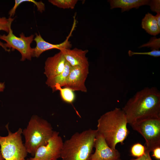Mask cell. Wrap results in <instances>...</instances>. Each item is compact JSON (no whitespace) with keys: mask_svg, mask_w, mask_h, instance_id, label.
<instances>
[{"mask_svg":"<svg viewBox=\"0 0 160 160\" xmlns=\"http://www.w3.org/2000/svg\"></svg>","mask_w":160,"mask_h":160,"instance_id":"f546056e","label":"cell"},{"mask_svg":"<svg viewBox=\"0 0 160 160\" xmlns=\"http://www.w3.org/2000/svg\"><path fill=\"white\" fill-rule=\"evenodd\" d=\"M71 68L69 63L66 61L64 69L62 73L53 77L47 79L46 83L48 87L52 88L53 92L55 85H58L61 87H64Z\"/></svg>","mask_w":160,"mask_h":160,"instance_id":"9a60e30c","label":"cell"},{"mask_svg":"<svg viewBox=\"0 0 160 160\" xmlns=\"http://www.w3.org/2000/svg\"><path fill=\"white\" fill-rule=\"evenodd\" d=\"M97 130L89 129L76 132L63 142L62 160H89L94 147Z\"/></svg>","mask_w":160,"mask_h":160,"instance_id":"3957f363","label":"cell"},{"mask_svg":"<svg viewBox=\"0 0 160 160\" xmlns=\"http://www.w3.org/2000/svg\"><path fill=\"white\" fill-rule=\"evenodd\" d=\"M150 152L145 149V153L142 156L136 159H132L130 160H152L150 155Z\"/></svg>","mask_w":160,"mask_h":160,"instance_id":"cb8c5ba5","label":"cell"},{"mask_svg":"<svg viewBox=\"0 0 160 160\" xmlns=\"http://www.w3.org/2000/svg\"><path fill=\"white\" fill-rule=\"evenodd\" d=\"M89 66L72 67L64 87L68 88L74 91L87 92L85 82L89 73Z\"/></svg>","mask_w":160,"mask_h":160,"instance_id":"9c48e42d","label":"cell"},{"mask_svg":"<svg viewBox=\"0 0 160 160\" xmlns=\"http://www.w3.org/2000/svg\"><path fill=\"white\" fill-rule=\"evenodd\" d=\"M7 35H0V39L6 42L4 43L6 48L14 51L16 49L21 54V61H24L26 59L31 60L34 57V48H32L31 45L33 41L34 35L32 34L26 36L23 33L19 35V37L15 36L13 33L11 27Z\"/></svg>","mask_w":160,"mask_h":160,"instance_id":"52a82bcc","label":"cell"},{"mask_svg":"<svg viewBox=\"0 0 160 160\" xmlns=\"http://www.w3.org/2000/svg\"><path fill=\"white\" fill-rule=\"evenodd\" d=\"M126 116L122 109L116 108L101 116L97 120V131L108 145L116 149L117 144H124L129 133Z\"/></svg>","mask_w":160,"mask_h":160,"instance_id":"7a4b0ae2","label":"cell"},{"mask_svg":"<svg viewBox=\"0 0 160 160\" xmlns=\"http://www.w3.org/2000/svg\"><path fill=\"white\" fill-rule=\"evenodd\" d=\"M153 155L152 156L156 159L160 160V146L154 149L152 151Z\"/></svg>","mask_w":160,"mask_h":160,"instance_id":"d4e9b609","label":"cell"},{"mask_svg":"<svg viewBox=\"0 0 160 160\" xmlns=\"http://www.w3.org/2000/svg\"><path fill=\"white\" fill-rule=\"evenodd\" d=\"M5 88L4 83L0 82V92H2Z\"/></svg>","mask_w":160,"mask_h":160,"instance_id":"4316f807","label":"cell"},{"mask_svg":"<svg viewBox=\"0 0 160 160\" xmlns=\"http://www.w3.org/2000/svg\"><path fill=\"white\" fill-rule=\"evenodd\" d=\"M111 9L120 8L121 12L128 11L133 8L138 9L142 5H148V0H110Z\"/></svg>","mask_w":160,"mask_h":160,"instance_id":"5bb4252c","label":"cell"},{"mask_svg":"<svg viewBox=\"0 0 160 160\" xmlns=\"http://www.w3.org/2000/svg\"><path fill=\"white\" fill-rule=\"evenodd\" d=\"M60 51L63 52L66 61L72 67L89 66L88 59L86 57L88 50H82L76 48L72 49H63Z\"/></svg>","mask_w":160,"mask_h":160,"instance_id":"4fadbf2b","label":"cell"},{"mask_svg":"<svg viewBox=\"0 0 160 160\" xmlns=\"http://www.w3.org/2000/svg\"><path fill=\"white\" fill-rule=\"evenodd\" d=\"M8 124L6 126L8 132L5 136H0V150L5 160H25L28 153L22 140V129L15 132L9 129Z\"/></svg>","mask_w":160,"mask_h":160,"instance_id":"5b68a950","label":"cell"},{"mask_svg":"<svg viewBox=\"0 0 160 160\" xmlns=\"http://www.w3.org/2000/svg\"><path fill=\"white\" fill-rule=\"evenodd\" d=\"M94 147L95 152L89 160H118L120 159L119 151L110 148L102 136L97 133Z\"/></svg>","mask_w":160,"mask_h":160,"instance_id":"30bf717a","label":"cell"},{"mask_svg":"<svg viewBox=\"0 0 160 160\" xmlns=\"http://www.w3.org/2000/svg\"><path fill=\"white\" fill-rule=\"evenodd\" d=\"M128 54L129 56L131 57L134 55H148L154 57L160 56V51L159 50H152L151 51L146 52H135L129 50Z\"/></svg>","mask_w":160,"mask_h":160,"instance_id":"7402d4cb","label":"cell"},{"mask_svg":"<svg viewBox=\"0 0 160 160\" xmlns=\"http://www.w3.org/2000/svg\"><path fill=\"white\" fill-rule=\"evenodd\" d=\"M158 25L159 27L160 28V14H157L155 16Z\"/></svg>","mask_w":160,"mask_h":160,"instance_id":"484cf974","label":"cell"},{"mask_svg":"<svg viewBox=\"0 0 160 160\" xmlns=\"http://www.w3.org/2000/svg\"><path fill=\"white\" fill-rule=\"evenodd\" d=\"M150 6L151 10L156 12L157 14H160V0H149L148 5Z\"/></svg>","mask_w":160,"mask_h":160,"instance_id":"603a6c76","label":"cell"},{"mask_svg":"<svg viewBox=\"0 0 160 160\" xmlns=\"http://www.w3.org/2000/svg\"><path fill=\"white\" fill-rule=\"evenodd\" d=\"M150 47L151 49L159 50L160 47V39L156 37L151 38L149 41L146 44H144L139 47V48L143 47Z\"/></svg>","mask_w":160,"mask_h":160,"instance_id":"44dd1931","label":"cell"},{"mask_svg":"<svg viewBox=\"0 0 160 160\" xmlns=\"http://www.w3.org/2000/svg\"><path fill=\"white\" fill-rule=\"evenodd\" d=\"M71 34L70 33L66 40L63 42L57 44L50 43L45 41L39 33H36L35 37L33 40L36 43V47L34 48V57H38L44 52L53 49H57L60 50L63 49H70L72 46L68 39Z\"/></svg>","mask_w":160,"mask_h":160,"instance_id":"7c38bea8","label":"cell"},{"mask_svg":"<svg viewBox=\"0 0 160 160\" xmlns=\"http://www.w3.org/2000/svg\"><path fill=\"white\" fill-rule=\"evenodd\" d=\"M63 143L59 132L54 131L47 143L39 147L34 156L26 160H58Z\"/></svg>","mask_w":160,"mask_h":160,"instance_id":"ba28073f","label":"cell"},{"mask_svg":"<svg viewBox=\"0 0 160 160\" xmlns=\"http://www.w3.org/2000/svg\"><path fill=\"white\" fill-rule=\"evenodd\" d=\"M15 18L5 17H0V31H4L8 33L9 29L11 27L12 23L14 21ZM0 47H1L6 51L10 52L11 50L7 49L4 43L0 41Z\"/></svg>","mask_w":160,"mask_h":160,"instance_id":"ac0fdd59","label":"cell"},{"mask_svg":"<svg viewBox=\"0 0 160 160\" xmlns=\"http://www.w3.org/2000/svg\"><path fill=\"white\" fill-rule=\"evenodd\" d=\"M142 28L147 33L153 36H156L160 33V28L157 24L155 16L148 13L142 19L141 22Z\"/></svg>","mask_w":160,"mask_h":160,"instance_id":"2e32d148","label":"cell"},{"mask_svg":"<svg viewBox=\"0 0 160 160\" xmlns=\"http://www.w3.org/2000/svg\"><path fill=\"white\" fill-rule=\"evenodd\" d=\"M130 125L144 138L146 150L151 152L160 146V118L146 119Z\"/></svg>","mask_w":160,"mask_h":160,"instance_id":"8992f818","label":"cell"},{"mask_svg":"<svg viewBox=\"0 0 160 160\" xmlns=\"http://www.w3.org/2000/svg\"><path fill=\"white\" fill-rule=\"evenodd\" d=\"M128 124L160 118V92L156 87H146L137 92L122 108Z\"/></svg>","mask_w":160,"mask_h":160,"instance_id":"6da1fadb","label":"cell"},{"mask_svg":"<svg viewBox=\"0 0 160 160\" xmlns=\"http://www.w3.org/2000/svg\"><path fill=\"white\" fill-rule=\"evenodd\" d=\"M54 131L47 120L37 115L32 116L26 127L22 130L24 144L28 153L33 156L39 147L47 143Z\"/></svg>","mask_w":160,"mask_h":160,"instance_id":"277c9868","label":"cell"},{"mask_svg":"<svg viewBox=\"0 0 160 160\" xmlns=\"http://www.w3.org/2000/svg\"><path fill=\"white\" fill-rule=\"evenodd\" d=\"M49 2L57 7L63 9H73L77 0H49Z\"/></svg>","mask_w":160,"mask_h":160,"instance_id":"d6986e66","label":"cell"},{"mask_svg":"<svg viewBox=\"0 0 160 160\" xmlns=\"http://www.w3.org/2000/svg\"><path fill=\"white\" fill-rule=\"evenodd\" d=\"M145 146L140 143H137L134 144L131 148V153L133 156L139 157L145 153Z\"/></svg>","mask_w":160,"mask_h":160,"instance_id":"ffe728a7","label":"cell"},{"mask_svg":"<svg viewBox=\"0 0 160 160\" xmlns=\"http://www.w3.org/2000/svg\"><path fill=\"white\" fill-rule=\"evenodd\" d=\"M0 160H5L4 159L3 157L1 154L0 150Z\"/></svg>","mask_w":160,"mask_h":160,"instance_id":"83f0119b","label":"cell"},{"mask_svg":"<svg viewBox=\"0 0 160 160\" xmlns=\"http://www.w3.org/2000/svg\"><path fill=\"white\" fill-rule=\"evenodd\" d=\"M118 160H121L120 159H119Z\"/></svg>","mask_w":160,"mask_h":160,"instance_id":"f1b7e54d","label":"cell"},{"mask_svg":"<svg viewBox=\"0 0 160 160\" xmlns=\"http://www.w3.org/2000/svg\"><path fill=\"white\" fill-rule=\"evenodd\" d=\"M59 90L60 95L63 101L68 103H72L75 100L76 96L74 91L66 87H61L58 85H55L53 92Z\"/></svg>","mask_w":160,"mask_h":160,"instance_id":"e0dca14e","label":"cell"},{"mask_svg":"<svg viewBox=\"0 0 160 160\" xmlns=\"http://www.w3.org/2000/svg\"><path fill=\"white\" fill-rule=\"evenodd\" d=\"M66 60L60 51L52 57H48L45 63L44 74L47 79L53 77L62 73Z\"/></svg>","mask_w":160,"mask_h":160,"instance_id":"8fae6325","label":"cell"}]
</instances>
